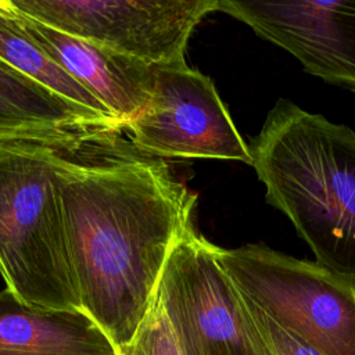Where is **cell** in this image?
I'll list each match as a JSON object with an SVG mask.
<instances>
[{"label":"cell","instance_id":"6da1fadb","mask_svg":"<svg viewBox=\"0 0 355 355\" xmlns=\"http://www.w3.org/2000/svg\"><path fill=\"white\" fill-rule=\"evenodd\" d=\"M67 150L65 237L82 311L115 348L146 319L165 262L193 226L196 194L166 164L133 155L116 136Z\"/></svg>","mask_w":355,"mask_h":355},{"label":"cell","instance_id":"7a4b0ae2","mask_svg":"<svg viewBox=\"0 0 355 355\" xmlns=\"http://www.w3.org/2000/svg\"><path fill=\"white\" fill-rule=\"evenodd\" d=\"M248 148L266 201L319 265L355 283V132L282 98Z\"/></svg>","mask_w":355,"mask_h":355},{"label":"cell","instance_id":"3957f363","mask_svg":"<svg viewBox=\"0 0 355 355\" xmlns=\"http://www.w3.org/2000/svg\"><path fill=\"white\" fill-rule=\"evenodd\" d=\"M65 157L47 144H0V273L28 305L82 311L61 201Z\"/></svg>","mask_w":355,"mask_h":355},{"label":"cell","instance_id":"277c9868","mask_svg":"<svg viewBox=\"0 0 355 355\" xmlns=\"http://www.w3.org/2000/svg\"><path fill=\"white\" fill-rule=\"evenodd\" d=\"M240 297L322 355H355V283L262 244L220 248Z\"/></svg>","mask_w":355,"mask_h":355},{"label":"cell","instance_id":"5b68a950","mask_svg":"<svg viewBox=\"0 0 355 355\" xmlns=\"http://www.w3.org/2000/svg\"><path fill=\"white\" fill-rule=\"evenodd\" d=\"M218 251L191 227L171 251L157 295L183 355H261Z\"/></svg>","mask_w":355,"mask_h":355},{"label":"cell","instance_id":"8992f818","mask_svg":"<svg viewBox=\"0 0 355 355\" xmlns=\"http://www.w3.org/2000/svg\"><path fill=\"white\" fill-rule=\"evenodd\" d=\"M58 31L150 65L184 64L197 24L218 0H10Z\"/></svg>","mask_w":355,"mask_h":355},{"label":"cell","instance_id":"52a82bcc","mask_svg":"<svg viewBox=\"0 0 355 355\" xmlns=\"http://www.w3.org/2000/svg\"><path fill=\"white\" fill-rule=\"evenodd\" d=\"M135 147L153 158H215L251 165L214 82L187 64L153 65L147 104L123 128Z\"/></svg>","mask_w":355,"mask_h":355},{"label":"cell","instance_id":"ba28073f","mask_svg":"<svg viewBox=\"0 0 355 355\" xmlns=\"http://www.w3.org/2000/svg\"><path fill=\"white\" fill-rule=\"evenodd\" d=\"M294 55L304 69L355 93V1L218 0V10Z\"/></svg>","mask_w":355,"mask_h":355},{"label":"cell","instance_id":"9c48e42d","mask_svg":"<svg viewBox=\"0 0 355 355\" xmlns=\"http://www.w3.org/2000/svg\"><path fill=\"white\" fill-rule=\"evenodd\" d=\"M14 10L29 35L111 112L122 129L140 114L150 97L153 65L58 31Z\"/></svg>","mask_w":355,"mask_h":355},{"label":"cell","instance_id":"30bf717a","mask_svg":"<svg viewBox=\"0 0 355 355\" xmlns=\"http://www.w3.org/2000/svg\"><path fill=\"white\" fill-rule=\"evenodd\" d=\"M121 129L0 61V144L37 143L65 150L100 141Z\"/></svg>","mask_w":355,"mask_h":355},{"label":"cell","instance_id":"8fae6325","mask_svg":"<svg viewBox=\"0 0 355 355\" xmlns=\"http://www.w3.org/2000/svg\"><path fill=\"white\" fill-rule=\"evenodd\" d=\"M0 355H116V348L83 311L25 304L0 291Z\"/></svg>","mask_w":355,"mask_h":355},{"label":"cell","instance_id":"7c38bea8","mask_svg":"<svg viewBox=\"0 0 355 355\" xmlns=\"http://www.w3.org/2000/svg\"><path fill=\"white\" fill-rule=\"evenodd\" d=\"M0 61L57 96L114 122L122 130L111 112L29 35L10 0H0Z\"/></svg>","mask_w":355,"mask_h":355},{"label":"cell","instance_id":"4fadbf2b","mask_svg":"<svg viewBox=\"0 0 355 355\" xmlns=\"http://www.w3.org/2000/svg\"><path fill=\"white\" fill-rule=\"evenodd\" d=\"M116 355H183L157 293L139 330L126 345L116 348Z\"/></svg>","mask_w":355,"mask_h":355},{"label":"cell","instance_id":"5bb4252c","mask_svg":"<svg viewBox=\"0 0 355 355\" xmlns=\"http://www.w3.org/2000/svg\"><path fill=\"white\" fill-rule=\"evenodd\" d=\"M243 300V298H241ZM261 355H322L243 300Z\"/></svg>","mask_w":355,"mask_h":355}]
</instances>
